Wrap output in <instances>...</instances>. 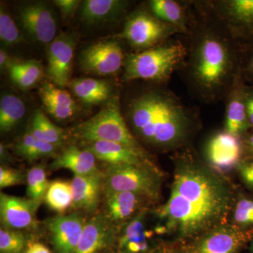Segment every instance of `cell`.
Masks as SVG:
<instances>
[{"label": "cell", "instance_id": "cell-1", "mask_svg": "<svg viewBox=\"0 0 253 253\" xmlns=\"http://www.w3.org/2000/svg\"><path fill=\"white\" fill-rule=\"evenodd\" d=\"M238 190L222 174L189 156L175 160L169 197L156 211L158 235L187 244L229 222Z\"/></svg>", "mask_w": 253, "mask_h": 253}, {"label": "cell", "instance_id": "cell-2", "mask_svg": "<svg viewBox=\"0 0 253 253\" xmlns=\"http://www.w3.org/2000/svg\"><path fill=\"white\" fill-rule=\"evenodd\" d=\"M128 119L139 137L161 149L183 146L194 120L189 110L172 93L151 91L131 100Z\"/></svg>", "mask_w": 253, "mask_h": 253}, {"label": "cell", "instance_id": "cell-3", "mask_svg": "<svg viewBox=\"0 0 253 253\" xmlns=\"http://www.w3.org/2000/svg\"><path fill=\"white\" fill-rule=\"evenodd\" d=\"M234 55L224 40L212 33L201 37L195 46L191 76L204 96L212 98L234 76Z\"/></svg>", "mask_w": 253, "mask_h": 253}, {"label": "cell", "instance_id": "cell-4", "mask_svg": "<svg viewBox=\"0 0 253 253\" xmlns=\"http://www.w3.org/2000/svg\"><path fill=\"white\" fill-rule=\"evenodd\" d=\"M186 54L181 43L172 42L128 55L125 59L123 78L126 81H167L184 61Z\"/></svg>", "mask_w": 253, "mask_h": 253}, {"label": "cell", "instance_id": "cell-5", "mask_svg": "<svg viewBox=\"0 0 253 253\" xmlns=\"http://www.w3.org/2000/svg\"><path fill=\"white\" fill-rule=\"evenodd\" d=\"M73 133L86 143L107 141L143 149L126 126L117 96H112L105 103L101 111L94 116L78 125L73 129Z\"/></svg>", "mask_w": 253, "mask_h": 253}, {"label": "cell", "instance_id": "cell-6", "mask_svg": "<svg viewBox=\"0 0 253 253\" xmlns=\"http://www.w3.org/2000/svg\"><path fill=\"white\" fill-rule=\"evenodd\" d=\"M104 174V191L134 193L151 203L156 202L161 196V174L155 166H108Z\"/></svg>", "mask_w": 253, "mask_h": 253}, {"label": "cell", "instance_id": "cell-7", "mask_svg": "<svg viewBox=\"0 0 253 253\" xmlns=\"http://www.w3.org/2000/svg\"><path fill=\"white\" fill-rule=\"evenodd\" d=\"M253 237V234L228 222L213 228L184 246L189 253H241Z\"/></svg>", "mask_w": 253, "mask_h": 253}, {"label": "cell", "instance_id": "cell-8", "mask_svg": "<svg viewBox=\"0 0 253 253\" xmlns=\"http://www.w3.org/2000/svg\"><path fill=\"white\" fill-rule=\"evenodd\" d=\"M177 30L154 15L137 11L128 18L121 38L126 39L133 47L146 50L159 45V42Z\"/></svg>", "mask_w": 253, "mask_h": 253}, {"label": "cell", "instance_id": "cell-9", "mask_svg": "<svg viewBox=\"0 0 253 253\" xmlns=\"http://www.w3.org/2000/svg\"><path fill=\"white\" fill-rule=\"evenodd\" d=\"M126 57L116 41H101L87 46L81 54L82 71L88 74L106 76L116 74L124 66Z\"/></svg>", "mask_w": 253, "mask_h": 253}, {"label": "cell", "instance_id": "cell-10", "mask_svg": "<svg viewBox=\"0 0 253 253\" xmlns=\"http://www.w3.org/2000/svg\"><path fill=\"white\" fill-rule=\"evenodd\" d=\"M149 209L143 210L135 217L119 228L116 240L118 253H155L160 244H156L153 236L154 231L146 226Z\"/></svg>", "mask_w": 253, "mask_h": 253}, {"label": "cell", "instance_id": "cell-11", "mask_svg": "<svg viewBox=\"0 0 253 253\" xmlns=\"http://www.w3.org/2000/svg\"><path fill=\"white\" fill-rule=\"evenodd\" d=\"M208 166L223 174L236 166L244 158L242 139L227 131H221L208 141L206 149Z\"/></svg>", "mask_w": 253, "mask_h": 253}, {"label": "cell", "instance_id": "cell-12", "mask_svg": "<svg viewBox=\"0 0 253 253\" xmlns=\"http://www.w3.org/2000/svg\"><path fill=\"white\" fill-rule=\"evenodd\" d=\"M75 47L74 38L67 34L57 37L48 46L46 76L59 87L68 86L71 82Z\"/></svg>", "mask_w": 253, "mask_h": 253}, {"label": "cell", "instance_id": "cell-13", "mask_svg": "<svg viewBox=\"0 0 253 253\" xmlns=\"http://www.w3.org/2000/svg\"><path fill=\"white\" fill-rule=\"evenodd\" d=\"M21 26L35 41L50 44L56 39L57 23L54 12L44 2L25 5L19 14Z\"/></svg>", "mask_w": 253, "mask_h": 253}, {"label": "cell", "instance_id": "cell-14", "mask_svg": "<svg viewBox=\"0 0 253 253\" xmlns=\"http://www.w3.org/2000/svg\"><path fill=\"white\" fill-rule=\"evenodd\" d=\"M41 202L1 193L0 219L3 227L13 230L31 229L36 225V213Z\"/></svg>", "mask_w": 253, "mask_h": 253}, {"label": "cell", "instance_id": "cell-15", "mask_svg": "<svg viewBox=\"0 0 253 253\" xmlns=\"http://www.w3.org/2000/svg\"><path fill=\"white\" fill-rule=\"evenodd\" d=\"M86 220L79 213L59 214L47 222L56 253H73L83 235Z\"/></svg>", "mask_w": 253, "mask_h": 253}, {"label": "cell", "instance_id": "cell-16", "mask_svg": "<svg viewBox=\"0 0 253 253\" xmlns=\"http://www.w3.org/2000/svg\"><path fill=\"white\" fill-rule=\"evenodd\" d=\"M119 228L104 214H97L86 221L81 239L73 253H103L116 245Z\"/></svg>", "mask_w": 253, "mask_h": 253}, {"label": "cell", "instance_id": "cell-17", "mask_svg": "<svg viewBox=\"0 0 253 253\" xmlns=\"http://www.w3.org/2000/svg\"><path fill=\"white\" fill-rule=\"evenodd\" d=\"M104 215L114 225L121 227L147 208L149 200L126 191H104Z\"/></svg>", "mask_w": 253, "mask_h": 253}, {"label": "cell", "instance_id": "cell-18", "mask_svg": "<svg viewBox=\"0 0 253 253\" xmlns=\"http://www.w3.org/2000/svg\"><path fill=\"white\" fill-rule=\"evenodd\" d=\"M71 182L73 207L83 212H95L104 195V172L99 171L89 175H74Z\"/></svg>", "mask_w": 253, "mask_h": 253}, {"label": "cell", "instance_id": "cell-19", "mask_svg": "<svg viewBox=\"0 0 253 253\" xmlns=\"http://www.w3.org/2000/svg\"><path fill=\"white\" fill-rule=\"evenodd\" d=\"M86 150L94 155L96 159L109 166L120 165H150L155 166L144 149H134L118 143L94 141L87 143Z\"/></svg>", "mask_w": 253, "mask_h": 253}, {"label": "cell", "instance_id": "cell-20", "mask_svg": "<svg viewBox=\"0 0 253 253\" xmlns=\"http://www.w3.org/2000/svg\"><path fill=\"white\" fill-rule=\"evenodd\" d=\"M39 94L46 112L57 121H66L77 112V104L69 92L51 82L41 84Z\"/></svg>", "mask_w": 253, "mask_h": 253}, {"label": "cell", "instance_id": "cell-21", "mask_svg": "<svg viewBox=\"0 0 253 253\" xmlns=\"http://www.w3.org/2000/svg\"><path fill=\"white\" fill-rule=\"evenodd\" d=\"M96 160L88 150L71 145L54 158L49 168L52 170L69 169L74 175H89L101 171L96 166Z\"/></svg>", "mask_w": 253, "mask_h": 253}, {"label": "cell", "instance_id": "cell-22", "mask_svg": "<svg viewBox=\"0 0 253 253\" xmlns=\"http://www.w3.org/2000/svg\"><path fill=\"white\" fill-rule=\"evenodd\" d=\"M246 86L239 84L233 91L226 109L225 131L241 138L251 129L246 106Z\"/></svg>", "mask_w": 253, "mask_h": 253}, {"label": "cell", "instance_id": "cell-23", "mask_svg": "<svg viewBox=\"0 0 253 253\" xmlns=\"http://www.w3.org/2000/svg\"><path fill=\"white\" fill-rule=\"evenodd\" d=\"M68 86L75 96L87 106L106 103L112 97V87L109 82L104 80L77 78L71 81Z\"/></svg>", "mask_w": 253, "mask_h": 253}, {"label": "cell", "instance_id": "cell-24", "mask_svg": "<svg viewBox=\"0 0 253 253\" xmlns=\"http://www.w3.org/2000/svg\"><path fill=\"white\" fill-rule=\"evenodd\" d=\"M126 4L121 0H85L81 5V19L89 25L110 22L122 14Z\"/></svg>", "mask_w": 253, "mask_h": 253}, {"label": "cell", "instance_id": "cell-25", "mask_svg": "<svg viewBox=\"0 0 253 253\" xmlns=\"http://www.w3.org/2000/svg\"><path fill=\"white\" fill-rule=\"evenodd\" d=\"M226 14L239 35L253 42V0H231L224 4Z\"/></svg>", "mask_w": 253, "mask_h": 253}, {"label": "cell", "instance_id": "cell-26", "mask_svg": "<svg viewBox=\"0 0 253 253\" xmlns=\"http://www.w3.org/2000/svg\"><path fill=\"white\" fill-rule=\"evenodd\" d=\"M28 132L39 140L59 147L66 140L64 131L46 117L42 111H36L32 118Z\"/></svg>", "mask_w": 253, "mask_h": 253}, {"label": "cell", "instance_id": "cell-27", "mask_svg": "<svg viewBox=\"0 0 253 253\" xmlns=\"http://www.w3.org/2000/svg\"><path fill=\"white\" fill-rule=\"evenodd\" d=\"M229 222L253 235V194L238 190Z\"/></svg>", "mask_w": 253, "mask_h": 253}, {"label": "cell", "instance_id": "cell-28", "mask_svg": "<svg viewBox=\"0 0 253 253\" xmlns=\"http://www.w3.org/2000/svg\"><path fill=\"white\" fill-rule=\"evenodd\" d=\"M8 71L13 83L23 89H29L36 84L41 81L44 73L41 63L35 60L14 62Z\"/></svg>", "mask_w": 253, "mask_h": 253}, {"label": "cell", "instance_id": "cell-29", "mask_svg": "<svg viewBox=\"0 0 253 253\" xmlns=\"http://www.w3.org/2000/svg\"><path fill=\"white\" fill-rule=\"evenodd\" d=\"M26 113V107L21 98L14 94H5L0 101V129L11 131L21 122Z\"/></svg>", "mask_w": 253, "mask_h": 253}, {"label": "cell", "instance_id": "cell-30", "mask_svg": "<svg viewBox=\"0 0 253 253\" xmlns=\"http://www.w3.org/2000/svg\"><path fill=\"white\" fill-rule=\"evenodd\" d=\"M44 199L50 209L63 214L73 207L71 182L63 180L51 181Z\"/></svg>", "mask_w": 253, "mask_h": 253}, {"label": "cell", "instance_id": "cell-31", "mask_svg": "<svg viewBox=\"0 0 253 253\" xmlns=\"http://www.w3.org/2000/svg\"><path fill=\"white\" fill-rule=\"evenodd\" d=\"M57 147L26 133L15 146L16 153L30 162L54 154Z\"/></svg>", "mask_w": 253, "mask_h": 253}, {"label": "cell", "instance_id": "cell-32", "mask_svg": "<svg viewBox=\"0 0 253 253\" xmlns=\"http://www.w3.org/2000/svg\"><path fill=\"white\" fill-rule=\"evenodd\" d=\"M150 9L158 19L176 28H184V11L179 3L173 0H152Z\"/></svg>", "mask_w": 253, "mask_h": 253}, {"label": "cell", "instance_id": "cell-33", "mask_svg": "<svg viewBox=\"0 0 253 253\" xmlns=\"http://www.w3.org/2000/svg\"><path fill=\"white\" fill-rule=\"evenodd\" d=\"M26 182L28 199L41 202L50 184L43 166H36L30 169L26 176Z\"/></svg>", "mask_w": 253, "mask_h": 253}, {"label": "cell", "instance_id": "cell-34", "mask_svg": "<svg viewBox=\"0 0 253 253\" xmlns=\"http://www.w3.org/2000/svg\"><path fill=\"white\" fill-rule=\"evenodd\" d=\"M26 247V238L20 231L0 229V253H22Z\"/></svg>", "mask_w": 253, "mask_h": 253}, {"label": "cell", "instance_id": "cell-35", "mask_svg": "<svg viewBox=\"0 0 253 253\" xmlns=\"http://www.w3.org/2000/svg\"><path fill=\"white\" fill-rule=\"evenodd\" d=\"M0 40L4 46L15 45L22 40L14 20L2 6L0 9Z\"/></svg>", "mask_w": 253, "mask_h": 253}, {"label": "cell", "instance_id": "cell-36", "mask_svg": "<svg viewBox=\"0 0 253 253\" xmlns=\"http://www.w3.org/2000/svg\"><path fill=\"white\" fill-rule=\"evenodd\" d=\"M240 181L246 189L253 194V159L244 157L236 166Z\"/></svg>", "mask_w": 253, "mask_h": 253}, {"label": "cell", "instance_id": "cell-37", "mask_svg": "<svg viewBox=\"0 0 253 253\" xmlns=\"http://www.w3.org/2000/svg\"><path fill=\"white\" fill-rule=\"evenodd\" d=\"M25 178V174L21 170L6 166L0 168V188L1 189L23 184Z\"/></svg>", "mask_w": 253, "mask_h": 253}, {"label": "cell", "instance_id": "cell-38", "mask_svg": "<svg viewBox=\"0 0 253 253\" xmlns=\"http://www.w3.org/2000/svg\"><path fill=\"white\" fill-rule=\"evenodd\" d=\"M54 2L61 11L63 17L67 18L74 15L81 6L82 1L79 0H56Z\"/></svg>", "mask_w": 253, "mask_h": 253}, {"label": "cell", "instance_id": "cell-39", "mask_svg": "<svg viewBox=\"0 0 253 253\" xmlns=\"http://www.w3.org/2000/svg\"><path fill=\"white\" fill-rule=\"evenodd\" d=\"M155 253H189L183 244L174 242L161 243Z\"/></svg>", "mask_w": 253, "mask_h": 253}, {"label": "cell", "instance_id": "cell-40", "mask_svg": "<svg viewBox=\"0 0 253 253\" xmlns=\"http://www.w3.org/2000/svg\"><path fill=\"white\" fill-rule=\"evenodd\" d=\"M246 106L248 121L253 129V87L246 88Z\"/></svg>", "mask_w": 253, "mask_h": 253}, {"label": "cell", "instance_id": "cell-41", "mask_svg": "<svg viewBox=\"0 0 253 253\" xmlns=\"http://www.w3.org/2000/svg\"><path fill=\"white\" fill-rule=\"evenodd\" d=\"M244 146V157L253 159V129L241 137Z\"/></svg>", "mask_w": 253, "mask_h": 253}, {"label": "cell", "instance_id": "cell-42", "mask_svg": "<svg viewBox=\"0 0 253 253\" xmlns=\"http://www.w3.org/2000/svg\"><path fill=\"white\" fill-rule=\"evenodd\" d=\"M25 253H51V252L44 244L36 242L28 244Z\"/></svg>", "mask_w": 253, "mask_h": 253}, {"label": "cell", "instance_id": "cell-43", "mask_svg": "<svg viewBox=\"0 0 253 253\" xmlns=\"http://www.w3.org/2000/svg\"><path fill=\"white\" fill-rule=\"evenodd\" d=\"M13 63L14 61L11 60L6 51L3 49H0V68H1V71L9 70Z\"/></svg>", "mask_w": 253, "mask_h": 253}, {"label": "cell", "instance_id": "cell-44", "mask_svg": "<svg viewBox=\"0 0 253 253\" xmlns=\"http://www.w3.org/2000/svg\"><path fill=\"white\" fill-rule=\"evenodd\" d=\"M246 70L253 78V42L250 45L249 55L246 62Z\"/></svg>", "mask_w": 253, "mask_h": 253}, {"label": "cell", "instance_id": "cell-45", "mask_svg": "<svg viewBox=\"0 0 253 253\" xmlns=\"http://www.w3.org/2000/svg\"><path fill=\"white\" fill-rule=\"evenodd\" d=\"M249 251L250 253H253V237L249 244Z\"/></svg>", "mask_w": 253, "mask_h": 253}, {"label": "cell", "instance_id": "cell-46", "mask_svg": "<svg viewBox=\"0 0 253 253\" xmlns=\"http://www.w3.org/2000/svg\"><path fill=\"white\" fill-rule=\"evenodd\" d=\"M118 253L116 252V251H107V252H105V253Z\"/></svg>", "mask_w": 253, "mask_h": 253}]
</instances>
